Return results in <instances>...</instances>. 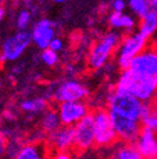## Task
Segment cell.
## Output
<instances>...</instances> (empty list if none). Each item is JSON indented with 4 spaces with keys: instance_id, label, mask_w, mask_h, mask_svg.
Returning a JSON list of instances; mask_svg holds the SVG:
<instances>
[{
    "instance_id": "603a6c76",
    "label": "cell",
    "mask_w": 157,
    "mask_h": 159,
    "mask_svg": "<svg viewBox=\"0 0 157 159\" xmlns=\"http://www.w3.org/2000/svg\"><path fill=\"white\" fill-rule=\"evenodd\" d=\"M129 7L133 13L142 18L148 12V0H129Z\"/></svg>"
},
{
    "instance_id": "7a4b0ae2",
    "label": "cell",
    "mask_w": 157,
    "mask_h": 159,
    "mask_svg": "<svg viewBox=\"0 0 157 159\" xmlns=\"http://www.w3.org/2000/svg\"><path fill=\"white\" fill-rule=\"evenodd\" d=\"M146 105L147 102L140 101L133 94L116 89L111 91L107 96V109L109 111H116L119 114L138 119V120L142 118Z\"/></svg>"
},
{
    "instance_id": "277c9868",
    "label": "cell",
    "mask_w": 157,
    "mask_h": 159,
    "mask_svg": "<svg viewBox=\"0 0 157 159\" xmlns=\"http://www.w3.org/2000/svg\"><path fill=\"white\" fill-rule=\"evenodd\" d=\"M147 42L148 38H146L139 31L130 33L129 35L121 39V42L116 49V62L120 70H125L130 66L133 58L143 49H146Z\"/></svg>"
},
{
    "instance_id": "8992f818",
    "label": "cell",
    "mask_w": 157,
    "mask_h": 159,
    "mask_svg": "<svg viewBox=\"0 0 157 159\" xmlns=\"http://www.w3.org/2000/svg\"><path fill=\"white\" fill-rule=\"evenodd\" d=\"M31 43H32L31 33L26 30H19L18 33L13 34L12 36L6 38L4 40L2 45V52H0V61L13 62L18 60Z\"/></svg>"
},
{
    "instance_id": "f1b7e54d",
    "label": "cell",
    "mask_w": 157,
    "mask_h": 159,
    "mask_svg": "<svg viewBox=\"0 0 157 159\" xmlns=\"http://www.w3.org/2000/svg\"><path fill=\"white\" fill-rule=\"evenodd\" d=\"M148 11L157 13V0H148Z\"/></svg>"
},
{
    "instance_id": "5b68a950",
    "label": "cell",
    "mask_w": 157,
    "mask_h": 159,
    "mask_svg": "<svg viewBox=\"0 0 157 159\" xmlns=\"http://www.w3.org/2000/svg\"><path fill=\"white\" fill-rule=\"evenodd\" d=\"M94 131H95V146L109 148L119 141L111 122L108 109H97L93 111Z\"/></svg>"
},
{
    "instance_id": "d4e9b609",
    "label": "cell",
    "mask_w": 157,
    "mask_h": 159,
    "mask_svg": "<svg viewBox=\"0 0 157 159\" xmlns=\"http://www.w3.org/2000/svg\"><path fill=\"white\" fill-rule=\"evenodd\" d=\"M49 48L53 49V51H56V52H61L62 49H63V40H62L61 38H58V36H54L52 39L50 44H49Z\"/></svg>"
},
{
    "instance_id": "4316f807",
    "label": "cell",
    "mask_w": 157,
    "mask_h": 159,
    "mask_svg": "<svg viewBox=\"0 0 157 159\" xmlns=\"http://www.w3.org/2000/svg\"><path fill=\"white\" fill-rule=\"evenodd\" d=\"M8 149V142H6V139L3 136V134H0V155H3Z\"/></svg>"
},
{
    "instance_id": "ba28073f",
    "label": "cell",
    "mask_w": 157,
    "mask_h": 159,
    "mask_svg": "<svg viewBox=\"0 0 157 159\" xmlns=\"http://www.w3.org/2000/svg\"><path fill=\"white\" fill-rule=\"evenodd\" d=\"M75 149L78 152H86L95 146V131H94L93 111H89L74 125Z\"/></svg>"
},
{
    "instance_id": "2e32d148",
    "label": "cell",
    "mask_w": 157,
    "mask_h": 159,
    "mask_svg": "<svg viewBox=\"0 0 157 159\" xmlns=\"http://www.w3.org/2000/svg\"><path fill=\"white\" fill-rule=\"evenodd\" d=\"M109 148H112L111 157L115 159H143L134 144L120 141V146H117V141H116Z\"/></svg>"
},
{
    "instance_id": "f546056e",
    "label": "cell",
    "mask_w": 157,
    "mask_h": 159,
    "mask_svg": "<svg viewBox=\"0 0 157 159\" xmlns=\"http://www.w3.org/2000/svg\"><path fill=\"white\" fill-rule=\"evenodd\" d=\"M5 17V9L3 7H0V21H3Z\"/></svg>"
},
{
    "instance_id": "7c38bea8",
    "label": "cell",
    "mask_w": 157,
    "mask_h": 159,
    "mask_svg": "<svg viewBox=\"0 0 157 159\" xmlns=\"http://www.w3.org/2000/svg\"><path fill=\"white\" fill-rule=\"evenodd\" d=\"M48 141L56 152H70L72 148H75L74 125L62 124L58 129L48 133Z\"/></svg>"
},
{
    "instance_id": "cb8c5ba5",
    "label": "cell",
    "mask_w": 157,
    "mask_h": 159,
    "mask_svg": "<svg viewBox=\"0 0 157 159\" xmlns=\"http://www.w3.org/2000/svg\"><path fill=\"white\" fill-rule=\"evenodd\" d=\"M31 22V13L28 11H21L17 16V21H15V25H17L18 30H26Z\"/></svg>"
},
{
    "instance_id": "8fae6325",
    "label": "cell",
    "mask_w": 157,
    "mask_h": 159,
    "mask_svg": "<svg viewBox=\"0 0 157 159\" xmlns=\"http://www.w3.org/2000/svg\"><path fill=\"white\" fill-rule=\"evenodd\" d=\"M58 114L63 125H75L81 118L89 113V107L84 101H66L58 104Z\"/></svg>"
},
{
    "instance_id": "3957f363",
    "label": "cell",
    "mask_w": 157,
    "mask_h": 159,
    "mask_svg": "<svg viewBox=\"0 0 157 159\" xmlns=\"http://www.w3.org/2000/svg\"><path fill=\"white\" fill-rule=\"evenodd\" d=\"M121 42L117 33H107L93 44L88 54V65L91 70L102 69L115 53Z\"/></svg>"
},
{
    "instance_id": "484cf974",
    "label": "cell",
    "mask_w": 157,
    "mask_h": 159,
    "mask_svg": "<svg viewBox=\"0 0 157 159\" xmlns=\"http://www.w3.org/2000/svg\"><path fill=\"white\" fill-rule=\"evenodd\" d=\"M111 7L112 11L115 12H124L125 8H126V3H125V0H113Z\"/></svg>"
},
{
    "instance_id": "7402d4cb",
    "label": "cell",
    "mask_w": 157,
    "mask_h": 159,
    "mask_svg": "<svg viewBox=\"0 0 157 159\" xmlns=\"http://www.w3.org/2000/svg\"><path fill=\"white\" fill-rule=\"evenodd\" d=\"M41 61H43L44 65L48 66V67L56 66L58 63V61H59L58 52L50 49L49 47H48V48H45V49H43V52H41Z\"/></svg>"
},
{
    "instance_id": "4dcf8cb0",
    "label": "cell",
    "mask_w": 157,
    "mask_h": 159,
    "mask_svg": "<svg viewBox=\"0 0 157 159\" xmlns=\"http://www.w3.org/2000/svg\"><path fill=\"white\" fill-rule=\"evenodd\" d=\"M54 2H57V3H65L66 0H54Z\"/></svg>"
},
{
    "instance_id": "30bf717a",
    "label": "cell",
    "mask_w": 157,
    "mask_h": 159,
    "mask_svg": "<svg viewBox=\"0 0 157 159\" xmlns=\"http://www.w3.org/2000/svg\"><path fill=\"white\" fill-rule=\"evenodd\" d=\"M128 69L139 76L157 79V49H143L133 58Z\"/></svg>"
},
{
    "instance_id": "5bb4252c",
    "label": "cell",
    "mask_w": 157,
    "mask_h": 159,
    "mask_svg": "<svg viewBox=\"0 0 157 159\" xmlns=\"http://www.w3.org/2000/svg\"><path fill=\"white\" fill-rule=\"evenodd\" d=\"M134 145L143 159H157V132L142 127Z\"/></svg>"
},
{
    "instance_id": "4fadbf2b",
    "label": "cell",
    "mask_w": 157,
    "mask_h": 159,
    "mask_svg": "<svg viewBox=\"0 0 157 159\" xmlns=\"http://www.w3.org/2000/svg\"><path fill=\"white\" fill-rule=\"evenodd\" d=\"M54 36H56L54 23L50 20H46V18L37 21L34 25L32 30H31V39H32V43L41 51L48 48Z\"/></svg>"
},
{
    "instance_id": "e0dca14e",
    "label": "cell",
    "mask_w": 157,
    "mask_h": 159,
    "mask_svg": "<svg viewBox=\"0 0 157 159\" xmlns=\"http://www.w3.org/2000/svg\"><path fill=\"white\" fill-rule=\"evenodd\" d=\"M61 125H62V122H61V118L58 114V110L46 109L43 114V118H41V129L48 134V133H52L56 129H58Z\"/></svg>"
},
{
    "instance_id": "ffe728a7",
    "label": "cell",
    "mask_w": 157,
    "mask_h": 159,
    "mask_svg": "<svg viewBox=\"0 0 157 159\" xmlns=\"http://www.w3.org/2000/svg\"><path fill=\"white\" fill-rule=\"evenodd\" d=\"M21 109L25 113L30 114H36V113H44L48 109V101L44 97H32L23 100L21 102Z\"/></svg>"
},
{
    "instance_id": "ac0fdd59",
    "label": "cell",
    "mask_w": 157,
    "mask_h": 159,
    "mask_svg": "<svg viewBox=\"0 0 157 159\" xmlns=\"http://www.w3.org/2000/svg\"><path fill=\"white\" fill-rule=\"evenodd\" d=\"M139 33H142L146 38L150 39L152 35L157 33V13L148 11L142 18L139 23Z\"/></svg>"
},
{
    "instance_id": "9c48e42d",
    "label": "cell",
    "mask_w": 157,
    "mask_h": 159,
    "mask_svg": "<svg viewBox=\"0 0 157 159\" xmlns=\"http://www.w3.org/2000/svg\"><path fill=\"white\" fill-rule=\"evenodd\" d=\"M89 96V89L76 79H66L57 85L53 92V100L61 104L66 101H84Z\"/></svg>"
},
{
    "instance_id": "d6986e66",
    "label": "cell",
    "mask_w": 157,
    "mask_h": 159,
    "mask_svg": "<svg viewBox=\"0 0 157 159\" xmlns=\"http://www.w3.org/2000/svg\"><path fill=\"white\" fill-rule=\"evenodd\" d=\"M140 123H142V127H146V128H150L157 132V102L156 101L147 102L146 110L142 118H140Z\"/></svg>"
},
{
    "instance_id": "9a60e30c",
    "label": "cell",
    "mask_w": 157,
    "mask_h": 159,
    "mask_svg": "<svg viewBox=\"0 0 157 159\" xmlns=\"http://www.w3.org/2000/svg\"><path fill=\"white\" fill-rule=\"evenodd\" d=\"M108 22H109V25H111L112 29L126 30V31H129V33H131L137 26L135 18L133 17L131 14H126L124 12L112 11V13L109 14V17H108Z\"/></svg>"
},
{
    "instance_id": "6da1fadb",
    "label": "cell",
    "mask_w": 157,
    "mask_h": 159,
    "mask_svg": "<svg viewBox=\"0 0 157 159\" xmlns=\"http://www.w3.org/2000/svg\"><path fill=\"white\" fill-rule=\"evenodd\" d=\"M115 89L130 93L143 102H152L157 100V79L139 76L130 69H125L121 70Z\"/></svg>"
},
{
    "instance_id": "44dd1931",
    "label": "cell",
    "mask_w": 157,
    "mask_h": 159,
    "mask_svg": "<svg viewBox=\"0 0 157 159\" xmlns=\"http://www.w3.org/2000/svg\"><path fill=\"white\" fill-rule=\"evenodd\" d=\"M44 149L39 144H28L19 148V152L17 154V159H41L44 158Z\"/></svg>"
},
{
    "instance_id": "83f0119b",
    "label": "cell",
    "mask_w": 157,
    "mask_h": 159,
    "mask_svg": "<svg viewBox=\"0 0 157 159\" xmlns=\"http://www.w3.org/2000/svg\"><path fill=\"white\" fill-rule=\"evenodd\" d=\"M54 157L57 159H70L71 158L70 157V152H57Z\"/></svg>"
},
{
    "instance_id": "52a82bcc",
    "label": "cell",
    "mask_w": 157,
    "mask_h": 159,
    "mask_svg": "<svg viewBox=\"0 0 157 159\" xmlns=\"http://www.w3.org/2000/svg\"><path fill=\"white\" fill-rule=\"evenodd\" d=\"M109 116H111V122H112V125L115 128V132L117 134L119 141L134 144L140 133V129H142L140 120L119 114L116 111H109Z\"/></svg>"
}]
</instances>
